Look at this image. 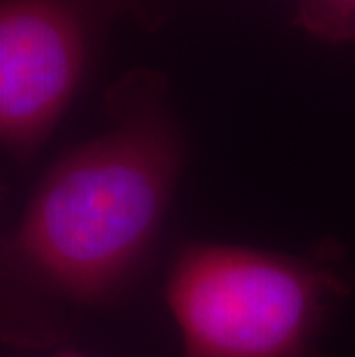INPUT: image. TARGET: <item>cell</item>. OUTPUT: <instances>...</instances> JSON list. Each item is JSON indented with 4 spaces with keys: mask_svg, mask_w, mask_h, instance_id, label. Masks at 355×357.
Returning <instances> with one entry per match:
<instances>
[{
    "mask_svg": "<svg viewBox=\"0 0 355 357\" xmlns=\"http://www.w3.org/2000/svg\"><path fill=\"white\" fill-rule=\"evenodd\" d=\"M185 166L160 88L134 79L111 97L109 125L44 171L0 233V339L49 348L72 309L111 305L153 256Z\"/></svg>",
    "mask_w": 355,
    "mask_h": 357,
    "instance_id": "6da1fadb",
    "label": "cell"
},
{
    "mask_svg": "<svg viewBox=\"0 0 355 357\" xmlns=\"http://www.w3.org/2000/svg\"><path fill=\"white\" fill-rule=\"evenodd\" d=\"M339 288L319 261L194 242L173 258L164 300L183 357H307Z\"/></svg>",
    "mask_w": 355,
    "mask_h": 357,
    "instance_id": "7a4b0ae2",
    "label": "cell"
},
{
    "mask_svg": "<svg viewBox=\"0 0 355 357\" xmlns=\"http://www.w3.org/2000/svg\"><path fill=\"white\" fill-rule=\"evenodd\" d=\"M47 357H88V355H81V353H74V351H58V353H51Z\"/></svg>",
    "mask_w": 355,
    "mask_h": 357,
    "instance_id": "5b68a950",
    "label": "cell"
},
{
    "mask_svg": "<svg viewBox=\"0 0 355 357\" xmlns=\"http://www.w3.org/2000/svg\"><path fill=\"white\" fill-rule=\"evenodd\" d=\"M95 26L83 0H0V150L33 157L86 86Z\"/></svg>",
    "mask_w": 355,
    "mask_h": 357,
    "instance_id": "3957f363",
    "label": "cell"
},
{
    "mask_svg": "<svg viewBox=\"0 0 355 357\" xmlns=\"http://www.w3.org/2000/svg\"><path fill=\"white\" fill-rule=\"evenodd\" d=\"M330 5H342V10H349L355 12V0H326Z\"/></svg>",
    "mask_w": 355,
    "mask_h": 357,
    "instance_id": "277c9868",
    "label": "cell"
}]
</instances>
